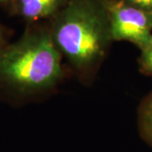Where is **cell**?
Returning <instances> with one entry per match:
<instances>
[{
  "label": "cell",
  "mask_w": 152,
  "mask_h": 152,
  "mask_svg": "<svg viewBox=\"0 0 152 152\" xmlns=\"http://www.w3.org/2000/svg\"><path fill=\"white\" fill-rule=\"evenodd\" d=\"M55 45L80 74H89L103 60L113 42L104 0H67L49 28Z\"/></svg>",
  "instance_id": "cell-1"
},
{
  "label": "cell",
  "mask_w": 152,
  "mask_h": 152,
  "mask_svg": "<svg viewBox=\"0 0 152 152\" xmlns=\"http://www.w3.org/2000/svg\"><path fill=\"white\" fill-rule=\"evenodd\" d=\"M61 55L49 29L27 31L0 52V79L20 91H47L63 76Z\"/></svg>",
  "instance_id": "cell-2"
},
{
  "label": "cell",
  "mask_w": 152,
  "mask_h": 152,
  "mask_svg": "<svg viewBox=\"0 0 152 152\" xmlns=\"http://www.w3.org/2000/svg\"><path fill=\"white\" fill-rule=\"evenodd\" d=\"M111 20L113 41H127L142 50L152 37V13L125 0H104Z\"/></svg>",
  "instance_id": "cell-3"
},
{
  "label": "cell",
  "mask_w": 152,
  "mask_h": 152,
  "mask_svg": "<svg viewBox=\"0 0 152 152\" xmlns=\"http://www.w3.org/2000/svg\"><path fill=\"white\" fill-rule=\"evenodd\" d=\"M15 2L17 13L31 21L53 17L64 4V0H15Z\"/></svg>",
  "instance_id": "cell-4"
},
{
  "label": "cell",
  "mask_w": 152,
  "mask_h": 152,
  "mask_svg": "<svg viewBox=\"0 0 152 152\" xmlns=\"http://www.w3.org/2000/svg\"><path fill=\"white\" fill-rule=\"evenodd\" d=\"M138 126L142 139L152 147V91L142 101L139 107Z\"/></svg>",
  "instance_id": "cell-5"
},
{
  "label": "cell",
  "mask_w": 152,
  "mask_h": 152,
  "mask_svg": "<svg viewBox=\"0 0 152 152\" xmlns=\"http://www.w3.org/2000/svg\"><path fill=\"white\" fill-rule=\"evenodd\" d=\"M139 63L140 70L147 75L152 76V37L146 47L140 50Z\"/></svg>",
  "instance_id": "cell-6"
},
{
  "label": "cell",
  "mask_w": 152,
  "mask_h": 152,
  "mask_svg": "<svg viewBox=\"0 0 152 152\" xmlns=\"http://www.w3.org/2000/svg\"><path fill=\"white\" fill-rule=\"evenodd\" d=\"M137 8L152 13V0H125Z\"/></svg>",
  "instance_id": "cell-7"
},
{
  "label": "cell",
  "mask_w": 152,
  "mask_h": 152,
  "mask_svg": "<svg viewBox=\"0 0 152 152\" xmlns=\"http://www.w3.org/2000/svg\"><path fill=\"white\" fill-rule=\"evenodd\" d=\"M13 0H0V4H8Z\"/></svg>",
  "instance_id": "cell-8"
}]
</instances>
